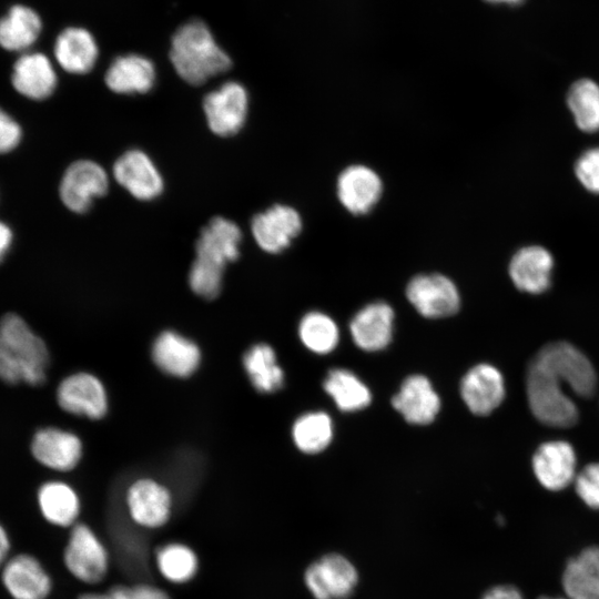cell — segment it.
Here are the masks:
<instances>
[{
    "label": "cell",
    "mask_w": 599,
    "mask_h": 599,
    "mask_svg": "<svg viewBox=\"0 0 599 599\" xmlns=\"http://www.w3.org/2000/svg\"><path fill=\"white\" fill-rule=\"evenodd\" d=\"M170 60L176 73L192 85L226 72L232 61L201 20L181 26L172 37Z\"/></svg>",
    "instance_id": "obj_1"
},
{
    "label": "cell",
    "mask_w": 599,
    "mask_h": 599,
    "mask_svg": "<svg viewBox=\"0 0 599 599\" xmlns=\"http://www.w3.org/2000/svg\"><path fill=\"white\" fill-rule=\"evenodd\" d=\"M11 83L22 97L42 101L53 94L58 84L57 72L50 59L41 52H24L16 60Z\"/></svg>",
    "instance_id": "obj_18"
},
{
    "label": "cell",
    "mask_w": 599,
    "mask_h": 599,
    "mask_svg": "<svg viewBox=\"0 0 599 599\" xmlns=\"http://www.w3.org/2000/svg\"><path fill=\"white\" fill-rule=\"evenodd\" d=\"M336 193L338 201L349 213L364 215L378 203L383 193V182L373 169L353 164L339 173Z\"/></svg>",
    "instance_id": "obj_13"
},
{
    "label": "cell",
    "mask_w": 599,
    "mask_h": 599,
    "mask_svg": "<svg viewBox=\"0 0 599 599\" xmlns=\"http://www.w3.org/2000/svg\"><path fill=\"white\" fill-rule=\"evenodd\" d=\"M0 379L8 384L23 382L22 369L11 349L0 336Z\"/></svg>",
    "instance_id": "obj_40"
},
{
    "label": "cell",
    "mask_w": 599,
    "mask_h": 599,
    "mask_svg": "<svg viewBox=\"0 0 599 599\" xmlns=\"http://www.w3.org/2000/svg\"><path fill=\"white\" fill-rule=\"evenodd\" d=\"M481 599H524V596L512 585H498L487 590Z\"/></svg>",
    "instance_id": "obj_43"
},
{
    "label": "cell",
    "mask_w": 599,
    "mask_h": 599,
    "mask_svg": "<svg viewBox=\"0 0 599 599\" xmlns=\"http://www.w3.org/2000/svg\"><path fill=\"white\" fill-rule=\"evenodd\" d=\"M562 382L534 358L528 366L526 389L531 413L541 423L570 427L578 420L575 403L564 393Z\"/></svg>",
    "instance_id": "obj_3"
},
{
    "label": "cell",
    "mask_w": 599,
    "mask_h": 599,
    "mask_svg": "<svg viewBox=\"0 0 599 599\" xmlns=\"http://www.w3.org/2000/svg\"><path fill=\"white\" fill-rule=\"evenodd\" d=\"M575 173L586 190L599 193V148L589 149L579 156Z\"/></svg>",
    "instance_id": "obj_38"
},
{
    "label": "cell",
    "mask_w": 599,
    "mask_h": 599,
    "mask_svg": "<svg viewBox=\"0 0 599 599\" xmlns=\"http://www.w3.org/2000/svg\"><path fill=\"white\" fill-rule=\"evenodd\" d=\"M323 387L342 412H357L370 404L368 387L351 370L335 368L328 372Z\"/></svg>",
    "instance_id": "obj_32"
},
{
    "label": "cell",
    "mask_w": 599,
    "mask_h": 599,
    "mask_svg": "<svg viewBox=\"0 0 599 599\" xmlns=\"http://www.w3.org/2000/svg\"><path fill=\"white\" fill-rule=\"evenodd\" d=\"M124 514L138 531L153 532L172 520L174 498L164 484L149 477L133 480L123 498Z\"/></svg>",
    "instance_id": "obj_4"
},
{
    "label": "cell",
    "mask_w": 599,
    "mask_h": 599,
    "mask_svg": "<svg viewBox=\"0 0 599 599\" xmlns=\"http://www.w3.org/2000/svg\"><path fill=\"white\" fill-rule=\"evenodd\" d=\"M131 599H172L160 585L151 581H138L131 585Z\"/></svg>",
    "instance_id": "obj_41"
},
{
    "label": "cell",
    "mask_w": 599,
    "mask_h": 599,
    "mask_svg": "<svg viewBox=\"0 0 599 599\" xmlns=\"http://www.w3.org/2000/svg\"><path fill=\"white\" fill-rule=\"evenodd\" d=\"M57 400L64 412L90 419H100L108 410L103 384L94 375L84 372L72 374L60 383Z\"/></svg>",
    "instance_id": "obj_11"
},
{
    "label": "cell",
    "mask_w": 599,
    "mask_h": 599,
    "mask_svg": "<svg viewBox=\"0 0 599 599\" xmlns=\"http://www.w3.org/2000/svg\"><path fill=\"white\" fill-rule=\"evenodd\" d=\"M552 270V255L539 245L518 250L509 263V276L514 285L530 294L542 293L550 286Z\"/></svg>",
    "instance_id": "obj_23"
},
{
    "label": "cell",
    "mask_w": 599,
    "mask_h": 599,
    "mask_svg": "<svg viewBox=\"0 0 599 599\" xmlns=\"http://www.w3.org/2000/svg\"><path fill=\"white\" fill-rule=\"evenodd\" d=\"M242 232L233 221L215 216L205 225L195 244V260L216 268H225L227 263L240 256Z\"/></svg>",
    "instance_id": "obj_15"
},
{
    "label": "cell",
    "mask_w": 599,
    "mask_h": 599,
    "mask_svg": "<svg viewBox=\"0 0 599 599\" xmlns=\"http://www.w3.org/2000/svg\"><path fill=\"white\" fill-rule=\"evenodd\" d=\"M152 359L165 374L183 378L197 369L201 352L191 339L176 332L165 331L153 343Z\"/></svg>",
    "instance_id": "obj_24"
},
{
    "label": "cell",
    "mask_w": 599,
    "mask_h": 599,
    "mask_svg": "<svg viewBox=\"0 0 599 599\" xmlns=\"http://www.w3.org/2000/svg\"><path fill=\"white\" fill-rule=\"evenodd\" d=\"M53 53L64 71L84 74L93 69L99 48L94 37L87 29L69 27L55 39Z\"/></svg>",
    "instance_id": "obj_27"
},
{
    "label": "cell",
    "mask_w": 599,
    "mask_h": 599,
    "mask_svg": "<svg viewBox=\"0 0 599 599\" xmlns=\"http://www.w3.org/2000/svg\"><path fill=\"white\" fill-rule=\"evenodd\" d=\"M78 599H131V585L114 583L103 590L83 592Z\"/></svg>",
    "instance_id": "obj_42"
},
{
    "label": "cell",
    "mask_w": 599,
    "mask_h": 599,
    "mask_svg": "<svg viewBox=\"0 0 599 599\" xmlns=\"http://www.w3.org/2000/svg\"><path fill=\"white\" fill-rule=\"evenodd\" d=\"M109 189L105 170L91 160H78L64 171L59 195L67 209L74 213H85L97 197L103 196Z\"/></svg>",
    "instance_id": "obj_7"
},
{
    "label": "cell",
    "mask_w": 599,
    "mask_h": 599,
    "mask_svg": "<svg viewBox=\"0 0 599 599\" xmlns=\"http://www.w3.org/2000/svg\"><path fill=\"white\" fill-rule=\"evenodd\" d=\"M394 316L393 308L385 302H375L364 306L349 324L354 343L366 352L385 348L392 341Z\"/></svg>",
    "instance_id": "obj_22"
},
{
    "label": "cell",
    "mask_w": 599,
    "mask_h": 599,
    "mask_svg": "<svg viewBox=\"0 0 599 599\" xmlns=\"http://www.w3.org/2000/svg\"><path fill=\"white\" fill-rule=\"evenodd\" d=\"M562 589L569 599H599V546H589L565 565Z\"/></svg>",
    "instance_id": "obj_28"
},
{
    "label": "cell",
    "mask_w": 599,
    "mask_h": 599,
    "mask_svg": "<svg viewBox=\"0 0 599 599\" xmlns=\"http://www.w3.org/2000/svg\"><path fill=\"white\" fill-rule=\"evenodd\" d=\"M460 395L473 414L488 415L501 404L505 397L504 377L495 366L478 364L463 377Z\"/></svg>",
    "instance_id": "obj_17"
},
{
    "label": "cell",
    "mask_w": 599,
    "mask_h": 599,
    "mask_svg": "<svg viewBox=\"0 0 599 599\" xmlns=\"http://www.w3.org/2000/svg\"><path fill=\"white\" fill-rule=\"evenodd\" d=\"M303 227L300 213L292 206L275 204L252 219L251 231L265 252L277 254L287 248Z\"/></svg>",
    "instance_id": "obj_12"
},
{
    "label": "cell",
    "mask_w": 599,
    "mask_h": 599,
    "mask_svg": "<svg viewBox=\"0 0 599 599\" xmlns=\"http://www.w3.org/2000/svg\"><path fill=\"white\" fill-rule=\"evenodd\" d=\"M296 447L305 454L324 450L333 438V422L324 412H311L298 417L292 428Z\"/></svg>",
    "instance_id": "obj_34"
},
{
    "label": "cell",
    "mask_w": 599,
    "mask_h": 599,
    "mask_svg": "<svg viewBox=\"0 0 599 599\" xmlns=\"http://www.w3.org/2000/svg\"><path fill=\"white\" fill-rule=\"evenodd\" d=\"M243 365L257 392L270 394L282 388L284 372L270 345L260 343L250 347L243 356Z\"/></svg>",
    "instance_id": "obj_31"
},
{
    "label": "cell",
    "mask_w": 599,
    "mask_h": 599,
    "mask_svg": "<svg viewBox=\"0 0 599 599\" xmlns=\"http://www.w3.org/2000/svg\"><path fill=\"white\" fill-rule=\"evenodd\" d=\"M113 176L138 200H153L163 191V179L159 170L150 156L140 150L123 153L113 165Z\"/></svg>",
    "instance_id": "obj_16"
},
{
    "label": "cell",
    "mask_w": 599,
    "mask_h": 599,
    "mask_svg": "<svg viewBox=\"0 0 599 599\" xmlns=\"http://www.w3.org/2000/svg\"><path fill=\"white\" fill-rule=\"evenodd\" d=\"M42 30L39 14L30 7L16 4L0 18V47L10 52H28Z\"/></svg>",
    "instance_id": "obj_29"
},
{
    "label": "cell",
    "mask_w": 599,
    "mask_h": 599,
    "mask_svg": "<svg viewBox=\"0 0 599 599\" xmlns=\"http://www.w3.org/2000/svg\"><path fill=\"white\" fill-rule=\"evenodd\" d=\"M151 564L158 576L173 586L191 583L201 568L196 550L181 540H169L158 545L151 555Z\"/></svg>",
    "instance_id": "obj_20"
},
{
    "label": "cell",
    "mask_w": 599,
    "mask_h": 599,
    "mask_svg": "<svg viewBox=\"0 0 599 599\" xmlns=\"http://www.w3.org/2000/svg\"><path fill=\"white\" fill-rule=\"evenodd\" d=\"M203 110L213 133L220 136L234 135L243 128L246 120L247 92L238 82H225L204 97Z\"/></svg>",
    "instance_id": "obj_8"
},
{
    "label": "cell",
    "mask_w": 599,
    "mask_h": 599,
    "mask_svg": "<svg viewBox=\"0 0 599 599\" xmlns=\"http://www.w3.org/2000/svg\"><path fill=\"white\" fill-rule=\"evenodd\" d=\"M9 550V539L4 529L0 526V565L4 560Z\"/></svg>",
    "instance_id": "obj_45"
},
{
    "label": "cell",
    "mask_w": 599,
    "mask_h": 599,
    "mask_svg": "<svg viewBox=\"0 0 599 599\" xmlns=\"http://www.w3.org/2000/svg\"><path fill=\"white\" fill-rule=\"evenodd\" d=\"M20 124L2 108H0V154L13 151L21 142Z\"/></svg>",
    "instance_id": "obj_39"
},
{
    "label": "cell",
    "mask_w": 599,
    "mask_h": 599,
    "mask_svg": "<svg viewBox=\"0 0 599 599\" xmlns=\"http://www.w3.org/2000/svg\"><path fill=\"white\" fill-rule=\"evenodd\" d=\"M490 3L495 4H509V6H516L521 3L524 0H485Z\"/></svg>",
    "instance_id": "obj_46"
},
{
    "label": "cell",
    "mask_w": 599,
    "mask_h": 599,
    "mask_svg": "<svg viewBox=\"0 0 599 599\" xmlns=\"http://www.w3.org/2000/svg\"><path fill=\"white\" fill-rule=\"evenodd\" d=\"M31 453L41 465L58 471H69L81 459L82 443L71 432L47 427L33 435Z\"/></svg>",
    "instance_id": "obj_19"
},
{
    "label": "cell",
    "mask_w": 599,
    "mask_h": 599,
    "mask_svg": "<svg viewBox=\"0 0 599 599\" xmlns=\"http://www.w3.org/2000/svg\"><path fill=\"white\" fill-rule=\"evenodd\" d=\"M224 271L194 260L189 273L191 290L206 300L215 298L221 290Z\"/></svg>",
    "instance_id": "obj_36"
},
{
    "label": "cell",
    "mask_w": 599,
    "mask_h": 599,
    "mask_svg": "<svg viewBox=\"0 0 599 599\" xmlns=\"http://www.w3.org/2000/svg\"><path fill=\"white\" fill-rule=\"evenodd\" d=\"M392 405L409 424L427 425L437 416L440 399L427 377L412 375L393 396Z\"/></svg>",
    "instance_id": "obj_21"
},
{
    "label": "cell",
    "mask_w": 599,
    "mask_h": 599,
    "mask_svg": "<svg viewBox=\"0 0 599 599\" xmlns=\"http://www.w3.org/2000/svg\"><path fill=\"white\" fill-rule=\"evenodd\" d=\"M538 599H569V598H567L566 596H565V597H558V596H557V597L542 596V597H540V598H538Z\"/></svg>",
    "instance_id": "obj_47"
},
{
    "label": "cell",
    "mask_w": 599,
    "mask_h": 599,
    "mask_svg": "<svg viewBox=\"0 0 599 599\" xmlns=\"http://www.w3.org/2000/svg\"><path fill=\"white\" fill-rule=\"evenodd\" d=\"M406 296L415 309L427 318L455 314L460 306L459 292L454 282L441 274H420L406 287Z\"/></svg>",
    "instance_id": "obj_10"
},
{
    "label": "cell",
    "mask_w": 599,
    "mask_h": 599,
    "mask_svg": "<svg viewBox=\"0 0 599 599\" xmlns=\"http://www.w3.org/2000/svg\"><path fill=\"white\" fill-rule=\"evenodd\" d=\"M13 241L12 230L8 224L0 220V263L8 254Z\"/></svg>",
    "instance_id": "obj_44"
},
{
    "label": "cell",
    "mask_w": 599,
    "mask_h": 599,
    "mask_svg": "<svg viewBox=\"0 0 599 599\" xmlns=\"http://www.w3.org/2000/svg\"><path fill=\"white\" fill-rule=\"evenodd\" d=\"M38 502L48 522L62 528L78 524L81 500L78 493L67 483L58 480L44 483L38 491Z\"/></svg>",
    "instance_id": "obj_30"
},
{
    "label": "cell",
    "mask_w": 599,
    "mask_h": 599,
    "mask_svg": "<svg viewBox=\"0 0 599 599\" xmlns=\"http://www.w3.org/2000/svg\"><path fill=\"white\" fill-rule=\"evenodd\" d=\"M0 336L19 362L23 382L32 386L41 385L49 365V351L44 342L14 313L1 317Z\"/></svg>",
    "instance_id": "obj_5"
},
{
    "label": "cell",
    "mask_w": 599,
    "mask_h": 599,
    "mask_svg": "<svg viewBox=\"0 0 599 599\" xmlns=\"http://www.w3.org/2000/svg\"><path fill=\"white\" fill-rule=\"evenodd\" d=\"M63 562L74 579L90 587L103 583L113 565L109 545L85 522L71 527L63 550Z\"/></svg>",
    "instance_id": "obj_2"
},
{
    "label": "cell",
    "mask_w": 599,
    "mask_h": 599,
    "mask_svg": "<svg viewBox=\"0 0 599 599\" xmlns=\"http://www.w3.org/2000/svg\"><path fill=\"white\" fill-rule=\"evenodd\" d=\"M534 359L566 383L578 396L591 397L597 374L588 357L568 342H552L541 347Z\"/></svg>",
    "instance_id": "obj_6"
},
{
    "label": "cell",
    "mask_w": 599,
    "mask_h": 599,
    "mask_svg": "<svg viewBox=\"0 0 599 599\" xmlns=\"http://www.w3.org/2000/svg\"><path fill=\"white\" fill-rule=\"evenodd\" d=\"M357 571L342 555L329 554L312 562L304 581L316 599H346L357 585Z\"/></svg>",
    "instance_id": "obj_9"
},
{
    "label": "cell",
    "mask_w": 599,
    "mask_h": 599,
    "mask_svg": "<svg viewBox=\"0 0 599 599\" xmlns=\"http://www.w3.org/2000/svg\"><path fill=\"white\" fill-rule=\"evenodd\" d=\"M567 104L581 131H599V84L590 79L576 81L568 91Z\"/></svg>",
    "instance_id": "obj_33"
},
{
    "label": "cell",
    "mask_w": 599,
    "mask_h": 599,
    "mask_svg": "<svg viewBox=\"0 0 599 599\" xmlns=\"http://www.w3.org/2000/svg\"><path fill=\"white\" fill-rule=\"evenodd\" d=\"M298 335L305 347L322 355L335 349L339 341L338 327L333 318L316 311L303 316Z\"/></svg>",
    "instance_id": "obj_35"
},
{
    "label": "cell",
    "mask_w": 599,
    "mask_h": 599,
    "mask_svg": "<svg viewBox=\"0 0 599 599\" xmlns=\"http://www.w3.org/2000/svg\"><path fill=\"white\" fill-rule=\"evenodd\" d=\"M531 464L538 483L550 491L567 488L577 475L575 449L565 440L541 444L536 449Z\"/></svg>",
    "instance_id": "obj_14"
},
{
    "label": "cell",
    "mask_w": 599,
    "mask_h": 599,
    "mask_svg": "<svg viewBox=\"0 0 599 599\" xmlns=\"http://www.w3.org/2000/svg\"><path fill=\"white\" fill-rule=\"evenodd\" d=\"M104 81L111 91L119 94L146 93L154 85L155 68L152 61L143 55H120L109 65Z\"/></svg>",
    "instance_id": "obj_26"
},
{
    "label": "cell",
    "mask_w": 599,
    "mask_h": 599,
    "mask_svg": "<svg viewBox=\"0 0 599 599\" xmlns=\"http://www.w3.org/2000/svg\"><path fill=\"white\" fill-rule=\"evenodd\" d=\"M2 580L14 599H45L52 588L45 569L28 555L12 558L4 567Z\"/></svg>",
    "instance_id": "obj_25"
},
{
    "label": "cell",
    "mask_w": 599,
    "mask_h": 599,
    "mask_svg": "<svg viewBox=\"0 0 599 599\" xmlns=\"http://www.w3.org/2000/svg\"><path fill=\"white\" fill-rule=\"evenodd\" d=\"M575 489L581 501L599 510V463L586 465L575 477Z\"/></svg>",
    "instance_id": "obj_37"
}]
</instances>
